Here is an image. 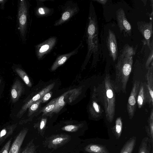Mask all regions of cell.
Segmentation results:
<instances>
[{
    "label": "cell",
    "instance_id": "cell-1",
    "mask_svg": "<svg viewBox=\"0 0 153 153\" xmlns=\"http://www.w3.org/2000/svg\"><path fill=\"white\" fill-rule=\"evenodd\" d=\"M99 28L97 16L94 5L90 2L89 13L87 26L86 36L88 51L84 65L87 64L91 55L96 61L99 56Z\"/></svg>",
    "mask_w": 153,
    "mask_h": 153
},
{
    "label": "cell",
    "instance_id": "cell-2",
    "mask_svg": "<svg viewBox=\"0 0 153 153\" xmlns=\"http://www.w3.org/2000/svg\"><path fill=\"white\" fill-rule=\"evenodd\" d=\"M79 10V7L76 3L71 1H67L62 7L60 18L55 22L54 25L57 26L66 23L76 14Z\"/></svg>",
    "mask_w": 153,
    "mask_h": 153
},
{
    "label": "cell",
    "instance_id": "cell-3",
    "mask_svg": "<svg viewBox=\"0 0 153 153\" xmlns=\"http://www.w3.org/2000/svg\"><path fill=\"white\" fill-rule=\"evenodd\" d=\"M71 139V136L66 134L53 135L46 140L45 144L49 149H56L68 143Z\"/></svg>",
    "mask_w": 153,
    "mask_h": 153
},
{
    "label": "cell",
    "instance_id": "cell-4",
    "mask_svg": "<svg viewBox=\"0 0 153 153\" xmlns=\"http://www.w3.org/2000/svg\"><path fill=\"white\" fill-rule=\"evenodd\" d=\"M28 10L26 1L20 0L18 11L19 28L21 35L23 36H25L27 28Z\"/></svg>",
    "mask_w": 153,
    "mask_h": 153
},
{
    "label": "cell",
    "instance_id": "cell-5",
    "mask_svg": "<svg viewBox=\"0 0 153 153\" xmlns=\"http://www.w3.org/2000/svg\"><path fill=\"white\" fill-rule=\"evenodd\" d=\"M57 39L55 36L51 37L42 43L36 45V53L38 59H42L49 53L56 45Z\"/></svg>",
    "mask_w": 153,
    "mask_h": 153
},
{
    "label": "cell",
    "instance_id": "cell-6",
    "mask_svg": "<svg viewBox=\"0 0 153 153\" xmlns=\"http://www.w3.org/2000/svg\"><path fill=\"white\" fill-rule=\"evenodd\" d=\"M116 17L120 32L125 36H130L131 26L126 18L125 11L123 8H120L117 10Z\"/></svg>",
    "mask_w": 153,
    "mask_h": 153
},
{
    "label": "cell",
    "instance_id": "cell-7",
    "mask_svg": "<svg viewBox=\"0 0 153 153\" xmlns=\"http://www.w3.org/2000/svg\"><path fill=\"white\" fill-rule=\"evenodd\" d=\"M137 24L138 30L143 37V41L144 45H146L150 50V40L153 34L152 22L138 21Z\"/></svg>",
    "mask_w": 153,
    "mask_h": 153
},
{
    "label": "cell",
    "instance_id": "cell-8",
    "mask_svg": "<svg viewBox=\"0 0 153 153\" xmlns=\"http://www.w3.org/2000/svg\"><path fill=\"white\" fill-rule=\"evenodd\" d=\"M116 69L123 74L124 77L128 76L131 71L133 62V56L126 57L120 54L118 57Z\"/></svg>",
    "mask_w": 153,
    "mask_h": 153
},
{
    "label": "cell",
    "instance_id": "cell-9",
    "mask_svg": "<svg viewBox=\"0 0 153 153\" xmlns=\"http://www.w3.org/2000/svg\"><path fill=\"white\" fill-rule=\"evenodd\" d=\"M106 44L110 56L114 61H115L118 54L117 41L115 35L110 29L108 30Z\"/></svg>",
    "mask_w": 153,
    "mask_h": 153
},
{
    "label": "cell",
    "instance_id": "cell-10",
    "mask_svg": "<svg viewBox=\"0 0 153 153\" xmlns=\"http://www.w3.org/2000/svg\"><path fill=\"white\" fill-rule=\"evenodd\" d=\"M54 85V83L50 84L34 96L22 106L17 115V117L18 118H20L32 104L42 99L46 93L49 91L53 88Z\"/></svg>",
    "mask_w": 153,
    "mask_h": 153
},
{
    "label": "cell",
    "instance_id": "cell-11",
    "mask_svg": "<svg viewBox=\"0 0 153 153\" xmlns=\"http://www.w3.org/2000/svg\"><path fill=\"white\" fill-rule=\"evenodd\" d=\"M28 129L24 128L22 129L13 141L9 149L8 153H20L22 146L28 132Z\"/></svg>",
    "mask_w": 153,
    "mask_h": 153
},
{
    "label": "cell",
    "instance_id": "cell-12",
    "mask_svg": "<svg viewBox=\"0 0 153 153\" xmlns=\"http://www.w3.org/2000/svg\"><path fill=\"white\" fill-rule=\"evenodd\" d=\"M17 126L16 123L7 124L0 129V148L12 136Z\"/></svg>",
    "mask_w": 153,
    "mask_h": 153
},
{
    "label": "cell",
    "instance_id": "cell-13",
    "mask_svg": "<svg viewBox=\"0 0 153 153\" xmlns=\"http://www.w3.org/2000/svg\"><path fill=\"white\" fill-rule=\"evenodd\" d=\"M81 43L75 49L70 52L58 56L51 68V70L53 71L56 70L59 67L63 65L71 56L77 54Z\"/></svg>",
    "mask_w": 153,
    "mask_h": 153
},
{
    "label": "cell",
    "instance_id": "cell-14",
    "mask_svg": "<svg viewBox=\"0 0 153 153\" xmlns=\"http://www.w3.org/2000/svg\"><path fill=\"white\" fill-rule=\"evenodd\" d=\"M23 90L22 84L18 79H16L14 82L11 90V99L13 102L14 103L17 101Z\"/></svg>",
    "mask_w": 153,
    "mask_h": 153
},
{
    "label": "cell",
    "instance_id": "cell-15",
    "mask_svg": "<svg viewBox=\"0 0 153 153\" xmlns=\"http://www.w3.org/2000/svg\"><path fill=\"white\" fill-rule=\"evenodd\" d=\"M38 1L37 6L35 10V14L36 16L40 18L51 15L53 13V9L45 6L42 1Z\"/></svg>",
    "mask_w": 153,
    "mask_h": 153
},
{
    "label": "cell",
    "instance_id": "cell-16",
    "mask_svg": "<svg viewBox=\"0 0 153 153\" xmlns=\"http://www.w3.org/2000/svg\"><path fill=\"white\" fill-rule=\"evenodd\" d=\"M85 151L90 153H109L106 147L101 145L91 144L84 149Z\"/></svg>",
    "mask_w": 153,
    "mask_h": 153
},
{
    "label": "cell",
    "instance_id": "cell-17",
    "mask_svg": "<svg viewBox=\"0 0 153 153\" xmlns=\"http://www.w3.org/2000/svg\"><path fill=\"white\" fill-rule=\"evenodd\" d=\"M137 138L133 136L126 142L120 153H132L135 146Z\"/></svg>",
    "mask_w": 153,
    "mask_h": 153
},
{
    "label": "cell",
    "instance_id": "cell-18",
    "mask_svg": "<svg viewBox=\"0 0 153 153\" xmlns=\"http://www.w3.org/2000/svg\"><path fill=\"white\" fill-rule=\"evenodd\" d=\"M152 149L150 139L148 137H146L141 141L138 153H150Z\"/></svg>",
    "mask_w": 153,
    "mask_h": 153
},
{
    "label": "cell",
    "instance_id": "cell-19",
    "mask_svg": "<svg viewBox=\"0 0 153 153\" xmlns=\"http://www.w3.org/2000/svg\"><path fill=\"white\" fill-rule=\"evenodd\" d=\"M138 83L137 82L136 84L134 85L132 91L131 93L128 100V107L130 109V108H134V106L136 103V98L137 93V87H138L137 85Z\"/></svg>",
    "mask_w": 153,
    "mask_h": 153
},
{
    "label": "cell",
    "instance_id": "cell-20",
    "mask_svg": "<svg viewBox=\"0 0 153 153\" xmlns=\"http://www.w3.org/2000/svg\"><path fill=\"white\" fill-rule=\"evenodd\" d=\"M15 71L28 86L29 87L31 86L32 84L30 80L26 73L24 71L19 68H16Z\"/></svg>",
    "mask_w": 153,
    "mask_h": 153
},
{
    "label": "cell",
    "instance_id": "cell-21",
    "mask_svg": "<svg viewBox=\"0 0 153 153\" xmlns=\"http://www.w3.org/2000/svg\"><path fill=\"white\" fill-rule=\"evenodd\" d=\"M37 147L33 142V140H31L23 149L20 153H36Z\"/></svg>",
    "mask_w": 153,
    "mask_h": 153
},
{
    "label": "cell",
    "instance_id": "cell-22",
    "mask_svg": "<svg viewBox=\"0 0 153 153\" xmlns=\"http://www.w3.org/2000/svg\"><path fill=\"white\" fill-rule=\"evenodd\" d=\"M136 50V48L127 45L125 46L120 54L124 56L131 57L135 55Z\"/></svg>",
    "mask_w": 153,
    "mask_h": 153
},
{
    "label": "cell",
    "instance_id": "cell-23",
    "mask_svg": "<svg viewBox=\"0 0 153 153\" xmlns=\"http://www.w3.org/2000/svg\"><path fill=\"white\" fill-rule=\"evenodd\" d=\"M47 119L45 118L42 119L39 122L35 124L34 127L37 128L38 133L43 136L44 134L45 130Z\"/></svg>",
    "mask_w": 153,
    "mask_h": 153
},
{
    "label": "cell",
    "instance_id": "cell-24",
    "mask_svg": "<svg viewBox=\"0 0 153 153\" xmlns=\"http://www.w3.org/2000/svg\"><path fill=\"white\" fill-rule=\"evenodd\" d=\"M82 126V125L81 124H68L62 127L61 129L65 131L73 132L78 131Z\"/></svg>",
    "mask_w": 153,
    "mask_h": 153
},
{
    "label": "cell",
    "instance_id": "cell-25",
    "mask_svg": "<svg viewBox=\"0 0 153 153\" xmlns=\"http://www.w3.org/2000/svg\"><path fill=\"white\" fill-rule=\"evenodd\" d=\"M64 98V95H62L56 99L55 107L53 113H58L63 108L65 105Z\"/></svg>",
    "mask_w": 153,
    "mask_h": 153
},
{
    "label": "cell",
    "instance_id": "cell-26",
    "mask_svg": "<svg viewBox=\"0 0 153 153\" xmlns=\"http://www.w3.org/2000/svg\"><path fill=\"white\" fill-rule=\"evenodd\" d=\"M115 123L114 133L116 138L118 139L121 136L122 130V124L121 119L120 118H118Z\"/></svg>",
    "mask_w": 153,
    "mask_h": 153
},
{
    "label": "cell",
    "instance_id": "cell-27",
    "mask_svg": "<svg viewBox=\"0 0 153 153\" xmlns=\"http://www.w3.org/2000/svg\"><path fill=\"white\" fill-rule=\"evenodd\" d=\"M56 99L53 100L47 105L42 110V111L44 115L53 113L56 104Z\"/></svg>",
    "mask_w": 153,
    "mask_h": 153
},
{
    "label": "cell",
    "instance_id": "cell-28",
    "mask_svg": "<svg viewBox=\"0 0 153 153\" xmlns=\"http://www.w3.org/2000/svg\"><path fill=\"white\" fill-rule=\"evenodd\" d=\"M13 141V137H11L0 148V153H8Z\"/></svg>",
    "mask_w": 153,
    "mask_h": 153
},
{
    "label": "cell",
    "instance_id": "cell-29",
    "mask_svg": "<svg viewBox=\"0 0 153 153\" xmlns=\"http://www.w3.org/2000/svg\"><path fill=\"white\" fill-rule=\"evenodd\" d=\"M42 102L41 99L38 101L32 104L28 108V116L31 115L38 108L39 105Z\"/></svg>",
    "mask_w": 153,
    "mask_h": 153
},
{
    "label": "cell",
    "instance_id": "cell-30",
    "mask_svg": "<svg viewBox=\"0 0 153 153\" xmlns=\"http://www.w3.org/2000/svg\"><path fill=\"white\" fill-rule=\"evenodd\" d=\"M153 41L152 39L150 42L151 49L150 52L148 56L146 64V67L147 68H149L150 63L152 61L153 56Z\"/></svg>",
    "mask_w": 153,
    "mask_h": 153
},
{
    "label": "cell",
    "instance_id": "cell-31",
    "mask_svg": "<svg viewBox=\"0 0 153 153\" xmlns=\"http://www.w3.org/2000/svg\"><path fill=\"white\" fill-rule=\"evenodd\" d=\"M143 88H140L139 93L137 98V102L138 106L140 108L143 104Z\"/></svg>",
    "mask_w": 153,
    "mask_h": 153
},
{
    "label": "cell",
    "instance_id": "cell-32",
    "mask_svg": "<svg viewBox=\"0 0 153 153\" xmlns=\"http://www.w3.org/2000/svg\"><path fill=\"white\" fill-rule=\"evenodd\" d=\"M149 128L151 134V136L153 138V115L152 114L151 116V117L149 120Z\"/></svg>",
    "mask_w": 153,
    "mask_h": 153
},
{
    "label": "cell",
    "instance_id": "cell-33",
    "mask_svg": "<svg viewBox=\"0 0 153 153\" xmlns=\"http://www.w3.org/2000/svg\"><path fill=\"white\" fill-rule=\"evenodd\" d=\"M51 92L50 91L46 93L41 99L42 102L44 103L46 102L51 98Z\"/></svg>",
    "mask_w": 153,
    "mask_h": 153
},
{
    "label": "cell",
    "instance_id": "cell-34",
    "mask_svg": "<svg viewBox=\"0 0 153 153\" xmlns=\"http://www.w3.org/2000/svg\"><path fill=\"white\" fill-rule=\"evenodd\" d=\"M93 106L96 112H99V106L97 103L95 102H94L93 103Z\"/></svg>",
    "mask_w": 153,
    "mask_h": 153
},
{
    "label": "cell",
    "instance_id": "cell-35",
    "mask_svg": "<svg viewBox=\"0 0 153 153\" xmlns=\"http://www.w3.org/2000/svg\"><path fill=\"white\" fill-rule=\"evenodd\" d=\"M95 1H96L97 2L103 5H105L106 3L107 0H94Z\"/></svg>",
    "mask_w": 153,
    "mask_h": 153
},
{
    "label": "cell",
    "instance_id": "cell-36",
    "mask_svg": "<svg viewBox=\"0 0 153 153\" xmlns=\"http://www.w3.org/2000/svg\"><path fill=\"white\" fill-rule=\"evenodd\" d=\"M5 0H0V4H2L5 1Z\"/></svg>",
    "mask_w": 153,
    "mask_h": 153
},
{
    "label": "cell",
    "instance_id": "cell-37",
    "mask_svg": "<svg viewBox=\"0 0 153 153\" xmlns=\"http://www.w3.org/2000/svg\"><path fill=\"white\" fill-rule=\"evenodd\" d=\"M150 153H153V149H151V152Z\"/></svg>",
    "mask_w": 153,
    "mask_h": 153
},
{
    "label": "cell",
    "instance_id": "cell-38",
    "mask_svg": "<svg viewBox=\"0 0 153 153\" xmlns=\"http://www.w3.org/2000/svg\"><path fill=\"white\" fill-rule=\"evenodd\" d=\"M1 79H0V84L1 83Z\"/></svg>",
    "mask_w": 153,
    "mask_h": 153
}]
</instances>
